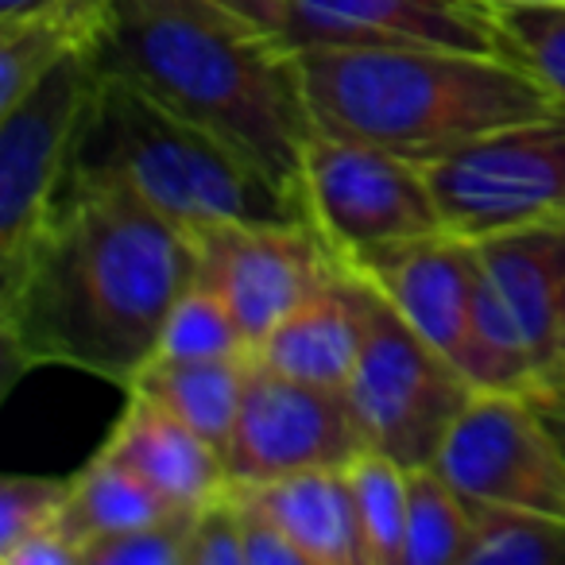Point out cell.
<instances>
[{
	"label": "cell",
	"instance_id": "1",
	"mask_svg": "<svg viewBox=\"0 0 565 565\" xmlns=\"http://www.w3.org/2000/svg\"><path fill=\"white\" fill-rule=\"evenodd\" d=\"M194 271L186 228L125 190L71 186L24 259L0 271L4 380L74 369L128 392Z\"/></svg>",
	"mask_w": 565,
	"mask_h": 565
},
{
	"label": "cell",
	"instance_id": "2",
	"mask_svg": "<svg viewBox=\"0 0 565 565\" xmlns=\"http://www.w3.org/2000/svg\"><path fill=\"white\" fill-rule=\"evenodd\" d=\"M94 63L299 190L318 125L299 55L271 32L202 0H117Z\"/></svg>",
	"mask_w": 565,
	"mask_h": 565
},
{
	"label": "cell",
	"instance_id": "3",
	"mask_svg": "<svg viewBox=\"0 0 565 565\" xmlns=\"http://www.w3.org/2000/svg\"><path fill=\"white\" fill-rule=\"evenodd\" d=\"M318 132L438 163L508 125L562 113L526 66L441 47L295 51Z\"/></svg>",
	"mask_w": 565,
	"mask_h": 565
},
{
	"label": "cell",
	"instance_id": "4",
	"mask_svg": "<svg viewBox=\"0 0 565 565\" xmlns=\"http://www.w3.org/2000/svg\"><path fill=\"white\" fill-rule=\"evenodd\" d=\"M71 186L125 190L186 233L228 221H310L299 190L128 78L102 71L74 143Z\"/></svg>",
	"mask_w": 565,
	"mask_h": 565
},
{
	"label": "cell",
	"instance_id": "5",
	"mask_svg": "<svg viewBox=\"0 0 565 565\" xmlns=\"http://www.w3.org/2000/svg\"><path fill=\"white\" fill-rule=\"evenodd\" d=\"M480 248V392H526L565 372V221L508 228Z\"/></svg>",
	"mask_w": 565,
	"mask_h": 565
},
{
	"label": "cell",
	"instance_id": "6",
	"mask_svg": "<svg viewBox=\"0 0 565 565\" xmlns=\"http://www.w3.org/2000/svg\"><path fill=\"white\" fill-rule=\"evenodd\" d=\"M477 392L480 387L376 291L369 338L345 387L369 449L407 469L434 465L457 415Z\"/></svg>",
	"mask_w": 565,
	"mask_h": 565
},
{
	"label": "cell",
	"instance_id": "7",
	"mask_svg": "<svg viewBox=\"0 0 565 565\" xmlns=\"http://www.w3.org/2000/svg\"><path fill=\"white\" fill-rule=\"evenodd\" d=\"M299 190L310 225L349 267L387 244L446 228L423 163L349 136L315 132Z\"/></svg>",
	"mask_w": 565,
	"mask_h": 565
},
{
	"label": "cell",
	"instance_id": "8",
	"mask_svg": "<svg viewBox=\"0 0 565 565\" xmlns=\"http://www.w3.org/2000/svg\"><path fill=\"white\" fill-rule=\"evenodd\" d=\"M441 221L469 241L565 221V113L508 125L426 167Z\"/></svg>",
	"mask_w": 565,
	"mask_h": 565
},
{
	"label": "cell",
	"instance_id": "9",
	"mask_svg": "<svg viewBox=\"0 0 565 565\" xmlns=\"http://www.w3.org/2000/svg\"><path fill=\"white\" fill-rule=\"evenodd\" d=\"M94 89V55H74L0 109V271L24 259L63 205Z\"/></svg>",
	"mask_w": 565,
	"mask_h": 565
},
{
	"label": "cell",
	"instance_id": "10",
	"mask_svg": "<svg viewBox=\"0 0 565 565\" xmlns=\"http://www.w3.org/2000/svg\"><path fill=\"white\" fill-rule=\"evenodd\" d=\"M194 282L217 291L256 345L341 271V259L310 221H228L198 228Z\"/></svg>",
	"mask_w": 565,
	"mask_h": 565
},
{
	"label": "cell",
	"instance_id": "11",
	"mask_svg": "<svg viewBox=\"0 0 565 565\" xmlns=\"http://www.w3.org/2000/svg\"><path fill=\"white\" fill-rule=\"evenodd\" d=\"M434 469L469 503L565 515V457L523 392H477Z\"/></svg>",
	"mask_w": 565,
	"mask_h": 565
},
{
	"label": "cell",
	"instance_id": "12",
	"mask_svg": "<svg viewBox=\"0 0 565 565\" xmlns=\"http://www.w3.org/2000/svg\"><path fill=\"white\" fill-rule=\"evenodd\" d=\"M369 449L345 392L279 376L252 353L241 415L225 446L228 484H267L302 469H345Z\"/></svg>",
	"mask_w": 565,
	"mask_h": 565
},
{
	"label": "cell",
	"instance_id": "13",
	"mask_svg": "<svg viewBox=\"0 0 565 565\" xmlns=\"http://www.w3.org/2000/svg\"><path fill=\"white\" fill-rule=\"evenodd\" d=\"M271 35L291 51L441 47L511 58L492 0H279Z\"/></svg>",
	"mask_w": 565,
	"mask_h": 565
},
{
	"label": "cell",
	"instance_id": "14",
	"mask_svg": "<svg viewBox=\"0 0 565 565\" xmlns=\"http://www.w3.org/2000/svg\"><path fill=\"white\" fill-rule=\"evenodd\" d=\"M353 271H361L441 356H449L480 387L477 241L438 228V233L369 252L364 259H356Z\"/></svg>",
	"mask_w": 565,
	"mask_h": 565
},
{
	"label": "cell",
	"instance_id": "15",
	"mask_svg": "<svg viewBox=\"0 0 565 565\" xmlns=\"http://www.w3.org/2000/svg\"><path fill=\"white\" fill-rule=\"evenodd\" d=\"M372 302L376 287L345 264L259 341L256 361L299 384L345 392L369 338Z\"/></svg>",
	"mask_w": 565,
	"mask_h": 565
},
{
	"label": "cell",
	"instance_id": "16",
	"mask_svg": "<svg viewBox=\"0 0 565 565\" xmlns=\"http://www.w3.org/2000/svg\"><path fill=\"white\" fill-rule=\"evenodd\" d=\"M102 449L140 472L179 511H202L228 488L225 454L143 392H125V411Z\"/></svg>",
	"mask_w": 565,
	"mask_h": 565
},
{
	"label": "cell",
	"instance_id": "17",
	"mask_svg": "<svg viewBox=\"0 0 565 565\" xmlns=\"http://www.w3.org/2000/svg\"><path fill=\"white\" fill-rule=\"evenodd\" d=\"M279 526L307 565H364L349 469H302L267 484H236Z\"/></svg>",
	"mask_w": 565,
	"mask_h": 565
},
{
	"label": "cell",
	"instance_id": "18",
	"mask_svg": "<svg viewBox=\"0 0 565 565\" xmlns=\"http://www.w3.org/2000/svg\"><path fill=\"white\" fill-rule=\"evenodd\" d=\"M113 9L117 0H51L28 17L0 20V109L66 58L94 55Z\"/></svg>",
	"mask_w": 565,
	"mask_h": 565
},
{
	"label": "cell",
	"instance_id": "19",
	"mask_svg": "<svg viewBox=\"0 0 565 565\" xmlns=\"http://www.w3.org/2000/svg\"><path fill=\"white\" fill-rule=\"evenodd\" d=\"M248 369L252 353L221 361H151L128 392H143L225 454L241 415Z\"/></svg>",
	"mask_w": 565,
	"mask_h": 565
},
{
	"label": "cell",
	"instance_id": "20",
	"mask_svg": "<svg viewBox=\"0 0 565 565\" xmlns=\"http://www.w3.org/2000/svg\"><path fill=\"white\" fill-rule=\"evenodd\" d=\"M171 515H190V511H179L140 472H132L125 461L97 449L94 461H86L71 477V500H66L63 523L58 526L78 546H86L89 539L163 523Z\"/></svg>",
	"mask_w": 565,
	"mask_h": 565
},
{
	"label": "cell",
	"instance_id": "21",
	"mask_svg": "<svg viewBox=\"0 0 565 565\" xmlns=\"http://www.w3.org/2000/svg\"><path fill=\"white\" fill-rule=\"evenodd\" d=\"M345 469L353 480L356 519H361L364 565H403L411 469L376 449H364Z\"/></svg>",
	"mask_w": 565,
	"mask_h": 565
},
{
	"label": "cell",
	"instance_id": "22",
	"mask_svg": "<svg viewBox=\"0 0 565 565\" xmlns=\"http://www.w3.org/2000/svg\"><path fill=\"white\" fill-rule=\"evenodd\" d=\"M472 534L461 565H565V515L469 503Z\"/></svg>",
	"mask_w": 565,
	"mask_h": 565
},
{
	"label": "cell",
	"instance_id": "23",
	"mask_svg": "<svg viewBox=\"0 0 565 565\" xmlns=\"http://www.w3.org/2000/svg\"><path fill=\"white\" fill-rule=\"evenodd\" d=\"M472 534L469 500L434 465L411 469L407 500V565H461Z\"/></svg>",
	"mask_w": 565,
	"mask_h": 565
},
{
	"label": "cell",
	"instance_id": "24",
	"mask_svg": "<svg viewBox=\"0 0 565 565\" xmlns=\"http://www.w3.org/2000/svg\"><path fill=\"white\" fill-rule=\"evenodd\" d=\"M252 345L236 326L233 310L217 291L190 282L171 307L159 338L156 361H221V356H248Z\"/></svg>",
	"mask_w": 565,
	"mask_h": 565
},
{
	"label": "cell",
	"instance_id": "25",
	"mask_svg": "<svg viewBox=\"0 0 565 565\" xmlns=\"http://www.w3.org/2000/svg\"><path fill=\"white\" fill-rule=\"evenodd\" d=\"M511 58L542 82L565 113V4H495Z\"/></svg>",
	"mask_w": 565,
	"mask_h": 565
},
{
	"label": "cell",
	"instance_id": "26",
	"mask_svg": "<svg viewBox=\"0 0 565 565\" xmlns=\"http://www.w3.org/2000/svg\"><path fill=\"white\" fill-rule=\"evenodd\" d=\"M71 477H9L0 484V557L24 539L63 523Z\"/></svg>",
	"mask_w": 565,
	"mask_h": 565
},
{
	"label": "cell",
	"instance_id": "27",
	"mask_svg": "<svg viewBox=\"0 0 565 565\" xmlns=\"http://www.w3.org/2000/svg\"><path fill=\"white\" fill-rule=\"evenodd\" d=\"M194 511L136 531L102 534L82 546V565H186V539Z\"/></svg>",
	"mask_w": 565,
	"mask_h": 565
},
{
	"label": "cell",
	"instance_id": "28",
	"mask_svg": "<svg viewBox=\"0 0 565 565\" xmlns=\"http://www.w3.org/2000/svg\"><path fill=\"white\" fill-rule=\"evenodd\" d=\"M186 565H248L244 554L241 511H236L233 492H221L202 511H194L186 539Z\"/></svg>",
	"mask_w": 565,
	"mask_h": 565
},
{
	"label": "cell",
	"instance_id": "29",
	"mask_svg": "<svg viewBox=\"0 0 565 565\" xmlns=\"http://www.w3.org/2000/svg\"><path fill=\"white\" fill-rule=\"evenodd\" d=\"M236 500V511H241V531H244V554H248V565H307L302 554L295 550V542L264 515V511L252 503V495L244 488L228 484Z\"/></svg>",
	"mask_w": 565,
	"mask_h": 565
},
{
	"label": "cell",
	"instance_id": "30",
	"mask_svg": "<svg viewBox=\"0 0 565 565\" xmlns=\"http://www.w3.org/2000/svg\"><path fill=\"white\" fill-rule=\"evenodd\" d=\"M0 562L4 565H82V546L63 526H47V531L24 539L17 550H9Z\"/></svg>",
	"mask_w": 565,
	"mask_h": 565
},
{
	"label": "cell",
	"instance_id": "31",
	"mask_svg": "<svg viewBox=\"0 0 565 565\" xmlns=\"http://www.w3.org/2000/svg\"><path fill=\"white\" fill-rule=\"evenodd\" d=\"M523 395L534 403V411L542 415V423L554 434L557 449H562V457H565V372H554V376L539 380V384H531Z\"/></svg>",
	"mask_w": 565,
	"mask_h": 565
},
{
	"label": "cell",
	"instance_id": "32",
	"mask_svg": "<svg viewBox=\"0 0 565 565\" xmlns=\"http://www.w3.org/2000/svg\"><path fill=\"white\" fill-rule=\"evenodd\" d=\"M202 4H213V9H221V12H233V17L248 20V24L264 28V32H271L275 9H279V0H202Z\"/></svg>",
	"mask_w": 565,
	"mask_h": 565
},
{
	"label": "cell",
	"instance_id": "33",
	"mask_svg": "<svg viewBox=\"0 0 565 565\" xmlns=\"http://www.w3.org/2000/svg\"><path fill=\"white\" fill-rule=\"evenodd\" d=\"M51 0H0V20H17V17H28V12L43 9Z\"/></svg>",
	"mask_w": 565,
	"mask_h": 565
},
{
	"label": "cell",
	"instance_id": "34",
	"mask_svg": "<svg viewBox=\"0 0 565 565\" xmlns=\"http://www.w3.org/2000/svg\"><path fill=\"white\" fill-rule=\"evenodd\" d=\"M492 4H565V0H492Z\"/></svg>",
	"mask_w": 565,
	"mask_h": 565
}]
</instances>
